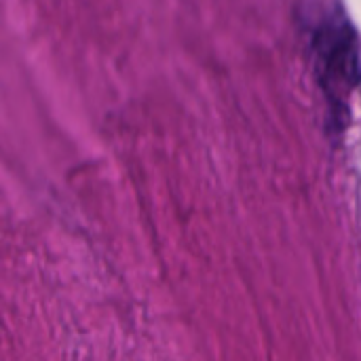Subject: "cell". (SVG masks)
<instances>
[{
    "instance_id": "cell-1",
    "label": "cell",
    "mask_w": 361,
    "mask_h": 361,
    "mask_svg": "<svg viewBox=\"0 0 361 361\" xmlns=\"http://www.w3.org/2000/svg\"><path fill=\"white\" fill-rule=\"evenodd\" d=\"M322 78L328 93L347 95L360 82V53L353 27L347 21H332L317 34Z\"/></svg>"
}]
</instances>
